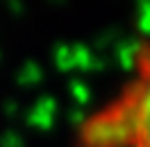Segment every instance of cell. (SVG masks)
Listing matches in <instances>:
<instances>
[{
    "mask_svg": "<svg viewBox=\"0 0 150 147\" xmlns=\"http://www.w3.org/2000/svg\"><path fill=\"white\" fill-rule=\"evenodd\" d=\"M77 145L150 147V41L137 46L118 91L82 120Z\"/></svg>",
    "mask_w": 150,
    "mask_h": 147,
    "instance_id": "1",
    "label": "cell"
}]
</instances>
